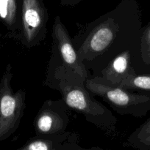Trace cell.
<instances>
[{"label": "cell", "mask_w": 150, "mask_h": 150, "mask_svg": "<svg viewBox=\"0 0 150 150\" xmlns=\"http://www.w3.org/2000/svg\"><path fill=\"white\" fill-rule=\"evenodd\" d=\"M142 28L138 6L126 1L80 28L72 41L80 59L93 71L92 76H99L123 51L134 50L135 57Z\"/></svg>", "instance_id": "6da1fadb"}, {"label": "cell", "mask_w": 150, "mask_h": 150, "mask_svg": "<svg viewBox=\"0 0 150 150\" xmlns=\"http://www.w3.org/2000/svg\"><path fill=\"white\" fill-rule=\"evenodd\" d=\"M51 38V55L43 85L55 89L58 82L63 79L85 82L91 78V72L78 56L72 38L58 16L54 19Z\"/></svg>", "instance_id": "7a4b0ae2"}, {"label": "cell", "mask_w": 150, "mask_h": 150, "mask_svg": "<svg viewBox=\"0 0 150 150\" xmlns=\"http://www.w3.org/2000/svg\"><path fill=\"white\" fill-rule=\"evenodd\" d=\"M69 108L76 111L85 120L110 136L117 133V119L105 105L95 99L85 87V82L76 79H63L55 88Z\"/></svg>", "instance_id": "3957f363"}, {"label": "cell", "mask_w": 150, "mask_h": 150, "mask_svg": "<svg viewBox=\"0 0 150 150\" xmlns=\"http://www.w3.org/2000/svg\"><path fill=\"white\" fill-rule=\"evenodd\" d=\"M85 87L104 100L120 115L144 117L150 111V92L135 90L115 85L100 76H91Z\"/></svg>", "instance_id": "277c9868"}, {"label": "cell", "mask_w": 150, "mask_h": 150, "mask_svg": "<svg viewBox=\"0 0 150 150\" xmlns=\"http://www.w3.org/2000/svg\"><path fill=\"white\" fill-rule=\"evenodd\" d=\"M12 79V65L8 64L0 79V142L19 128L26 105V92L23 89L14 92Z\"/></svg>", "instance_id": "5b68a950"}, {"label": "cell", "mask_w": 150, "mask_h": 150, "mask_svg": "<svg viewBox=\"0 0 150 150\" xmlns=\"http://www.w3.org/2000/svg\"><path fill=\"white\" fill-rule=\"evenodd\" d=\"M48 12L41 0H22L19 42L32 48L45 40L47 33Z\"/></svg>", "instance_id": "8992f818"}, {"label": "cell", "mask_w": 150, "mask_h": 150, "mask_svg": "<svg viewBox=\"0 0 150 150\" xmlns=\"http://www.w3.org/2000/svg\"><path fill=\"white\" fill-rule=\"evenodd\" d=\"M69 109L62 98L44 101L33 122L35 135L53 136L66 132L70 123Z\"/></svg>", "instance_id": "52a82bcc"}, {"label": "cell", "mask_w": 150, "mask_h": 150, "mask_svg": "<svg viewBox=\"0 0 150 150\" xmlns=\"http://www.w3.org/2000/svg\"><path fill=\"white\" fill-rule=\"evenodd\" d=\"M79 135L66 131L53 136H36L16 150H73L79 147Z\"/></svg>", "instance_id": "ba28073f"}, {"label": "cell", "mask_w": 150, "mask_h": 150, "mask_svg": "<svg viewBox=\"0 0 150 150\" xmlns=\"http://www.w3.org/2000/svg\"><path fill=\"white\" fill-rule=\"evenodd\" d=\"M135 54L134 50H126L118 54L106 65L100 73V77L115 85L119 83L129 76L135 74L132 64V58Z\"/></svg>", "instance_id": "9c48e42d"}, {"label": "cell", "mask_w": 150, "mask_h": 150, "mask_svg": "<svg viewBox=\"0 0 150 150\" xmlns=\"http://www.w3.org/2000/svg\"><path fill=\"white\" fill-rule=\"evenodd\" d=\"M22 1L0 0V23L4 26L12 39L19 41Z\"/></svg>", "instance_id": "30bf717a"}, {"label": "cell", "mask_w": 150, "mask_h": 150, "mask_svg": "<svg viewBox=\"0 0 150 150\" xmlns=\"http://www.w3.org/2000/svg\"><path fill=\"white\" fill-rule=\"evenodd\" d=\"M132 64L137 73H150V21L143 26Z\"/></svg>", "instance_id": "8fae6325"}, {"label": "cell", "mask_w": 150, "mask_h": 150, "mask_svg": "<svg viewBox=\"0 0 150 150\" xmlns=\"http://www.w3.org/2000/svg\"><path fill=\"white\" fill-rule=\"evenodd\" d=\"M119 86L150 92V73H135L121 82Z\"/></svg>", "instance_id": "7c38bea8"}, {"label": "cell", "mask_w": 150, "mask_h": 150, "mask_svg": "<svg viewBox=\"0 0 150 150\" xmlns=\"http://www.w3.org/2000/svg\"><path fill=\"white\" fill-rule=\"evenodd\" d=\"M127 143L138 150H150V135L138 139H127Z\"/></svg>", "instance_id": "4fadbf2b"}, {"label": "cell", "mask_w": 150, "mask_h": 150, "mask_svg": "<svg viewBox=\"0 0 150 150\" xmlns=\"http://www.w3.org/2000/svg\"><path fill=\"white\" fill-rule=\"evenodd\" d=\"M150 135V117L146 120L141 125H140L135 131L132 132V134L129 136L128 139H138L144 136Z\"/></svg>", "instance_id": "5bb4252c"}, {"label": "cell", "mask_w": 150, "mask_h": 150, "mask_svg": "<svg viewBox=\"0 0 150 150\" xmlns=\"http://www.w3.org/2000/svg\"><path fill=\"white\" fill-rule=\"evenodd\" d=\"M73 150H109V149H102L101 147H97V146H95V147H91V148H82L81 146L76 148V149H74Z\"/></svg>", "instance_id": "9a60e30c"}]
</instances>
